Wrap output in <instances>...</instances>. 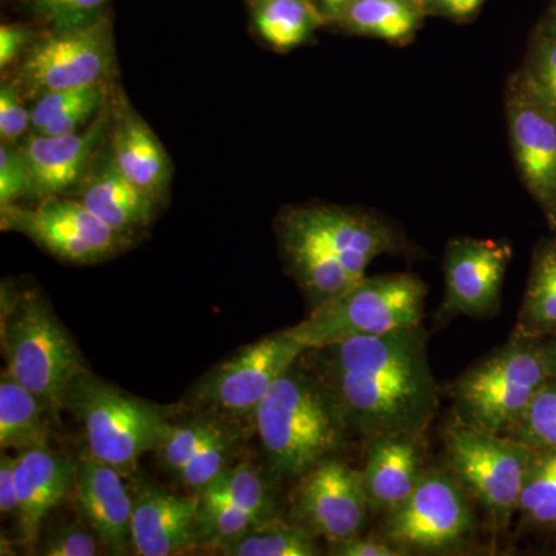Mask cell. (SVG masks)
I'll return each mask as SVG.
<instances>
[{
    "label": "cell",
    "mask_w": 556,
    "mask_h": 556,
    "mask_svg": "<svg viewBox=\"0 0 556 556\" xmlns=\"http://www.w3.org/2000/svg\"><path fill=\"white\" fill-rule=\"evenodd\" d=\"M232 427H237V424L206 413L188 422L170 424L156 448L161 464L177 475L197 450Z\"/></svg>",
    "instance_id": "32"
},
{
    "label": "cell",
    "mask_w": 556,
    "mask_h": 556,
    "mask_svg": "<svg viewBox=\"0 0 556 556\" xmlns=\"http://www.w3.org/2000/svg\"><path fill=\"white\" fill-rule=\"evenodd\" d=\"M316 3L318 11H320L321 16H324L325 22L328 24L334 25L336 17V5L334 0H313Z\"/></svg>",
    "instance_id": "46"
},
{
    "label": "cell",
    "mask_w": 556,
    "mask_h": 556,
    "mask_svg": "<svg viewBox=\"0 0 556 556\" xmlns=\"http://www.w3.org/2000/svg\"><path fill=\"white\" fill-rule=\"evenodd\" d=\"M109 155L124 177L153 199L160 200L169 188V155L155 131L127 102L116 113L110 135Z\"/></svg>",
    "instance_id": "22"
},
{
    "label": "cell",
    "mask_w": 556,
    "mask_h": 556,
    "mask_svg": "<svg viewBox=\"0 0 556 556\" xmlns=\"http://www.w3.org/2000/svg\"><path fill=\"white\" fill-rule=\"evenodd\" d=\"M197 495L243 508L260 521L276 518L273 497L257 468L248 463L226 468Z\"/></svg>",
    "instance_id": "30"
},
{
    "label": "cell",
    "mask_w": 556,
    "mask_h": 556,
    "mask_svg": "<svg viewBox=\"0 0 556 556\" xmlns=\"http://www.w3.org/2000/svg\"><path fill=\"white\" fill-rule=\"evenodd\" d=\"M514 336L532 339L556 336V236L541 240L533 249Z\"/></svg>",
    "instance_id": "25"
},
{
    "label": "cell",
    "mask_w": 556,
    "mask_h": 556,
    "mask_svg": "<svg viewBox=\"0 0 556 556\" xmlns=\"http://www.w3.org/2000/svg\"><path fill=\"white\" fill-rule=\"evenodd\" d=\"M515 78L522 89L556 118V38L533 30Z\"/></svg>",
    "instance_id": "31"
},
{
    "label": "cell",
    "mask_w": 556,
    "mask_h": 556,
    "mask_svg": "<svg viewBox=\"0 0 556 556\" xmlns=\"http://www.w3.org/2000/svg\"><path fill=\"white\" fill-rule=\"evenodd\" d=\"M317 540L295 522L276 517L251 527L218 552L229 556H317L321 554Z\"/></svg>",
    "instance_id": "28"
},
{
    "label": "cell",
    "mask_w": 556,
    "mask_h": 556,
    "mask_svg": "<svg viewBox=\"0 0 556 556\" xmlns=\"http://www.w3.org/2000/svg\"><path fill=\"white\" fill-rule=\"evenodd\" d=\"M444 442L453 477L497 526L507 527L517 514L533 450L457 416L445 428Z\"/></svg>",
    "instance_id": "7"
},
{
    "label": "cell",
    "mask_w": 556,
    "mask_h": 556,
    "mask_svg": "<svg viewBox=\"0 0 556 556\" xmlns=\"http://www.w3.org/2000/svg\"><path fill=\"white\" fill-rule=\"evenodd\" d=\"M506 121L511 153L522 185L551 229L556 225V118L515 78L506 87Z\"/></svg>",
    "instance_id": "13"
},
{
    "label": "cell",
    "mask_w": 556,
    "mask_h": 556,
    "mask_svg": "<svg viewBox=\"0 0 556 556\" xmlns=\"http://www.w3.org/2000/svg\"><path fill=\"white\" fill-rule=\"evenodd\" d=\"M426 17L422 0H351L334 25L348 35L404 46Z\"/></svg>",
    "instance_id": "24"
},
{
    "label": "cell",
    "mask_w": 556,
    "mask_h": 556,
    "mask_svg": "<svg viewBox=\"0 0 556 556\" xmlns=\"http://www.w3.org/2000/svg\"><path fill=\"white\" fill-rule=\"evenodd\" d=\"M98 113L86 129L67 135L30 134L22 142L31 174L30 197H58L78 185L93 164L94 153L110 127L109 116Z\"/></svg>",
    "instance_id": "17"
},
{
    "label": "cell",
    "mask_w": 556,
    "mask_h": 556,
    "mask_svg": "<svg viewBox=\"0 0 556 556\" xmlns=\"http://www.w3.org/2000/svg\"><path fill=\"white\" fill-rule=\"evenodd\" d=\"M517 514L525 526L556 530V452L533 450Z\"/></svg>",
    "instance_id": "29"
},
{
    "label": "cell",
    "mask_w": 556,
    "mask_h": 556,
    "mask_svg": "<svg viewBox=\"0 0 556 556\" xmlns=\"http://www.w3.org/2000/svg\"><path fill=\"white\" fill-rule=\"evenodd\" d=\"M252 24L274 50L298 49L327 25L313 0H248Z\"/></svg>",
    "instance_id": "26"
},
{
    "label": "cell",
    "mask_w": 556,
    "mask_h": 556,
    "mask_svg": "<svg viewBox=\"0 0 556 556\" xmlns=\"http://www.w3.org/2000/svg\"><path fill=\"white\" fill-rule=\"evenodd\" d=\"M486 0H422L427 16L444 17L457 24L477 17Z\"/></svg>",
    "instance_id": "42"
},
{
    "label": "cell",
    "mask_w": 556,
    "mask_h": 556,
    "mask_svg": "<svg viewBox=\"0 0 556 556\" xmlns=\"http://www.w3.org/2000/svg\"><path fill=\"white\" fill-rule=\"evenodd\" d=\"M199 496V547H219L237 540L251 527L258 525V518L222 501Z\"/></svg>",
    "instance_id": "34"
},
{
    "label": "cell",
    "mask_w": 556,
    "mask_h": 556,
    "mask_svg": "<svg viewBox=\"0 0 556 556\" xmlns=\"http://www.w3.org/2000/svg\"><path fill=\"white\" fill-rule=\"evenodd\" d=\"M0 511L3 517H16L20 514V496L16 484V456L2 453L0 457Z\"/></svg>",
    "instance_id": "43"
},
{
    "label": "cell",
    "mask_w": 556,
    "mask_h": 556,
    "mask_svg": "<svg viewBox=\"0 0 556 556\" xmlns=\"http://www.w3.org/2000/svg\"><path fill=\"white\" fill-rule=\"evenodd\" d=\"M278 241L291 276L305 292L313 308L338 298L354 281L339 258L329 251L302 208H289L278 218Z\"/></svg>",
    "instance_id": "18"
},
{
    "label": "cell",
    "mask_w": 556,
    "mask_h": 556,
    "mask_svg": "<svg viewBox=\"0 0 556 556\" xmlns=\"http://www.w3.org/2000/svg\"><path fill=\"white\" fill-rule=\"evenodd\" d=\"M302 211L354 281L367 276L376 258L399 248L396 230L378 215L340 206H306Z\"/></svg>",
    "instance_id": "19"
},
{
    "label": "cell",
    "mask_w": 556,
    "mask_h": 556,
    "mask_svg": "<svg viewBox=\"0 0 556 556\" xmlns=\"http://www.w3.org/2000/svg\"><path fill=\"white\" fill-rule=\"evenodd\" d=\"M79 185L80 203L126 239L134 230L149 225L155 214L159 200L124 177L109 153L90 166Z\"/></svg>",
    "instance_id": "23"
},
{
    "label": "cell",
    "mask_w": 556,
    "mask_h": 556,
    "mask_svg": "<svg viewBox=\"0 0 556 556\" xmlns=\"http://www.w3.org/2000/svg\"><path fill=\"white\" fill-rule=\"evenodd\" d=\"M254 427L270 473L283 482H299L351 438L327 388L300 358L263 399Z\"/></svg>",
    "instance_id": "2"
},
{
    "label": "cell",
    "mask_w": 556,
    "mask_h": 556,
    "mask_svg": "<svg viewBox=\"0 0 556 556\" xmlns=\"http://www.w3.org/2000/svg\"><path fill=\"white\" fill-rule=\"evenodd\" d=\"M552 230H554V232H555V236H556V225H555V228H554V229H552Z\"/></svg>",
    "instance_id": "48"
},
{
    "label": "cell",
    "mask_w": 556,
    "mask_h": 556,
    "mask_svg": "<svg viewBox=\"0 0 556 556\" xmlns=\"http://www.w3.org/2000/svg\"><path fill=\"white\" fill-rule=\"evenodd\" d=\"M115 65L112 28L105 16L84 27L51 30L22 56L14 83L25 98L49 91L101 86Z\"/></svg>",
    "instance_id": "10"
},
{
    "label": "cell",
    "mask_w": 556,
    "mask_h": 556,
    "mask_svg": "<svg viewBox=\"0 0 556 556\" xmlns=\"http://www.w3.org/2000/svg\"><path fill=\"white\" fill-rule=\"evenodd\" d=\"M31 174L21 146L2 142L0 146V208L30 197Z\"/></svg>",
    "instance_id": "37"
},
{
    "label": "cell",
    "mask_w": 556,
    "mask_h": 556,
    "mask_svg": "<svg viewBox=\"0 0 556 556\" xmlns=\"http://www.w3.org/2000/svg\"><path fill=\"white\" fill-rule=\"evenodd\" d=\"M102 543L93 529L83 518L51 530L39 555L46 556H97Z\"/></svg>",
    "instance_id": "38"
},
{
    "label": "cell",
    "mask_w": 556,
    "mask_h": 556,
    "mask_svg": "<svg viewBox=\"0 0 556 556\" xmlns=\"http://www.w3.org/2000/svg\"><path fill=\"white\" fill-rule=\"evenodd\" d=\"M544 358H546L548 378L556 379V336L543 339Z\"/></svg>",
    "instance_id": "45"
},
{
    "label": "cell",
    "mask_w": 556,
    "mask_h": 556,
    "mask_svg": "<svg viewBox=\"0 0 556 556\" xmlns=\"http://www.w3.org/2000/svg\"><path fill=\"white\" fill-rule=\"evenodd\" d=\"M7 303L2 317L7 371L47 409L62 407L68 388L86 369L78 348L42 299L25 295Z\"/></svg>",
    "instance_id": "6"
},
{
    "label": "cell",
    "mask_w": 556,
    "mask_h": 556,
    "mask_svg": "<svg viewBox=\"0 0 556 556\" xmlns=\"http://www.w3.org/2000/svg\"><path fill=\"white\" fill-rule=\"evenodd\" d=\"M131 497L135 555L170 556L199 547V496L175 495L139 481Z\"/></svg>",
    "instance_id": "15"
},
{
    "label": "cell",
    "mask_w": 556,
    "mask_h": 556,
    "mask_svg": "<svg viewBox=\"0 0 556 556\" xmlns=\"http://www.w3.org/2000/svg\"><path fill=\"white\" fill-rule=\"evenodd\" d=\"M470 500L448 468H427L407 500L380 515L378 536L405 556L450 554L473 535Z\"/></svg>",
    "instance_id": "8"
},
{
    "label": "cell",
    "mask_w": 556,
    "mask_h": 556,
    "mask_svg": "<svg viewBox=\"0 0 556 556\" xmlns=\"http://www.w3.org/2000/svg\"><path fill=\"white\" fill-rule=\"evenodd\" d=\"M424 434H390L368 442L361 475L371 514L399 506L419 484L427 471Z\"/></svg>",
    "instance_id": "20"
},
{
    "label": "cell",
    "mask_w": 556,
    "mask_h": 556,
    "mask_svg": "<svg viewBox=\"0 0 556 556\" xmlns=\"http://www.w3.org/2000/svg\"><path fill=\"white\" fill-rule=\"evenodd\" d=\"M24 94L14 80L0 87V139L16 144L17 139L31 130V110L25 108Z\"/></svg>",
    "instance_id": "39"
},
{
    "label": "cell",
    "mask_w": 556,
    "mask_h": 556,
    "mask_svg": "<svg viewBox=\"0 0 556 556\" xmlns=\"http://www.w3.org/2000/svg\"><path fill=\"white\" fill-rule=\"evenodd\" d=\"M110 0H28L33 11L51 30L84 27L104 16Z\"/></svg>",
    "instance_id": "36"
},
{
    "label": "cell",
    "mask_w": 556,
    "mask_h": 556,
    "mask_svg": "<svg viewBox=\"0 0 556 556\" xmlns=\"http://www.w3.org/2000/svg\"><path fill=\"white\" fill-rule=\"evenodd\" d=\"M369 514L361 470L334 455L320 460L298 482L291 521L334 543L362 535Z\"/></svg>",
    "instance_id": "12"
},
{
    "label": "cell",
    "mask_w": 556,
    "mask_h": 556,
    "mask_svg": "<svg viewBox=\"0 0 556 556\" xmlns=\"http://www.w3.org/2000/svg\"><path fill=\"white\" fill-rule=\"evenodd\" d=\"M507 437L535 452H556V379L546 380Z\"/></svg>",
    "instance_id": "33"
},
{
    "label": "cell",
    "mask_w": 556,
    "mask_h": 556,
    "mask_svg": "<svg viewBox=\"0 0 556 556\" xmlns=\"http://www.w3.org/2000/svg\"><path fill=\"white\" fill-rule=\"evenodd\" d=\"M427 292V285L415 274L365 276L288 331L311 350L416 327L422 320Z\"/></svg>",
    "instance_id": "4"
},
{
    "label": "cell",
    "mask_w": 556,
    "mask_h": 556,
    "mask_svg": "<svg viewBox=\"0 0 556 556\" xmlns=\"http://www.w3.org/2000/svg\"><path fill=\"white\" fill-rule=\"evenodd\" d=\"M3 230L24 233L40 248L76 265H90L116 254L126 237L94 217L79 200L49 197L38 206L0 208Z\"/></svg>",
    "instance_id": "11"
},
{
    "label": "cell",
    "mask_w": 556,
    "mask_h": 556,
    "mask_svg": "<svg viewBox=\"0 0 556 556\" xmlns=\"http://www.w3.org/2000/svg\"><path fill=\"white\" fill-rule=\"evenodd\" d=\"M535 30L556 38V0H552V5L548 7L544 16L541 17Z\"/></svg>",
    "instance_id": "44"
},
{
    "label": "cell",
    "mask_w": 556,
    "mask_h": 556,
    "mask_svg": "<svg viewBox=\"0 0 556 556\" xmlns=\"http://www.w3.org/2000/svg\"><path fill=\"white\" fill-rule=\"evenodd\" d=\"M350 2L351 0H334L336 14H338V17H336V22H338L340 14H342V11L346 9L348 3Z\"/></svg>",
    "instance_id": "47"
},
{
    "label": "cell",
    "mask_w": 556,
    "mask_h": 556,
    "mask_svg": "<svg viewBox=\"0 0 556 556\" xmlns=\"http://www.w3.org/2000/svg\"><path fill=\"white\" fill-rule=\"evenodd\" d=\"M116 468L84 453L76 464L73 496L80 518L93 529L102 546L115 555L134 554V497Z\"/></svg>",
    "instance_id": "16"
},
{
    "label": "cell",
    "mask_w": 556,
    "mask_h": 556,
    "mask_svg": "<svg viewBox=\"0 0 556 556\" xmlns=\"http://www.w3.org/2000/svg\"><path fill=\"white\" fill-rule=\"evenodd\" d=\"M510 260L511 248L504 241L471 237L450 240L444 257V314L495 316Z\"/></svg>",
    "instance_id": "14"
},
{
    "label": "cell",
    "mask_w": 556,
    "mask_h": 556,
    "mask_svg": "<svg viewBox=\"0 0 556 556\" xmlns=\"http://www.w3.org/2000/svg\"><path fill=\"white\" fill-rule=\"evenodd\" d=\"M328 554L332 556H405L383 538L364 536V533L328 543Z\"/></svg>",
    "instance_id": "40"
},
{
    "label": "cell",
    "mask_w": 556,
    "mask_h": 556,
    "mask_svg": "<svg viewBox=\"0 0 556 556\" xmlns=\"http://www.w3.org/2000/svg\"><path fill=\"white\" fill-rule=\"evenodd\" d=\"M76 464L47 447L24 450L16 456V484L20 496L22 543H38L40 529L75 482Z\"/></svg>",
    "instance_id": "21"
},
{
    "label": "cell",
    "mask_w": 556,
    "mask_h": 556,
    "mask_svg": "<svg viewBox=\"0 0 556 556\" xmlns=\"http://www.w3.org/2000/svg\"><path fill=\"white\" fill-rule=\"evenodd\" d=\"M287 329L243 346L207 372L193 391V402L206 415L240 426L252 420L263 399L308 351Z\"/></svg>",
    "instance_id": "9"
},
{
    "label": "cell",
    "mask_w": 556,
    "mask_h": 556,
    "mask_svg": "<svg viewBox=\"0 0 556 556\" xmlns=\"http://www.w3.org/2000/svg\"><path fill=\"white\" fill-rule=\"evenodd\" d=\"M300 361L327 388L351 438L426 433L437 416L439 388L420 325L311 348Z\"/></svg>",
    "instance_id": "1"
},
{
    "label": "cell",
    "mask_w": 556,
    "mask_h": 556,
    "mask_svg": "<svg viewBox=\"0 0 556 556\" xmlns=\"http://www.w3.org/2000/svg\"><path fill=\"white\" fill-rule=\"evenodd\" d=\"M42 402L11 378L7 369L0 379V447L24 450L47 447L49 424Z\"/></svg>",
    "instance_id": "27"
},
{
    "label": "cell",
    "mask_w": 556,
    "mask_h": 556,
    "mask_svg": "<svg viewBox=\"0 0 556 556\" xmlns=\"http://www.w3.org/2000/svg\"><path fill=\"white\" fill-rule=\"evenodd\" d=\"M62 407L79 420L87 453L124 478L134 475L142 455L156 452L170 426L155 405L102 382L87 368L68 388Z\"/></svg>",
    "instance_id": "3"
},
{
    "label": "cell",
    "mask_w": 556,
    "mask_h": 556,
    "mask_svg": "<svg viewBox=\"0 0 556 556\" xmlns=\"http://www.w3.org/2000/svg\"><path fill=\"white\" fill-rule=\"evenodd\" d=\"M236 442L237 433L232 427L197 450L177 473L181 484L195 490L197 493L211 484L219 473L230 467L229 463L236 453Z\"/></svg>",
    "instance_id": "35"
},
{
    "label": "cell",
    "mask_w": 556,
    "mask_h": 556,
    "mask_svg": "<svg viewBox=\"0 0 556 556\" xmlns=\"http://www.w3.org/2000/svg\"><path fill=\"white\" fill-rule=\"evenodd\" d=\"M547 379L543 339L514 336L448 391L459 419L507 434Z\"/></svg>",
    "instance_id": "5"
},
{
    "label": "cell",
    "mask_w": 556,
    "mask_h": 556,
    "mask_svg": "<svg viewBox=\"0 0 556 556\" xmlns=\"http://www.w3.org/2000/svg\"><path fill=\"white\" fill-rule=\"evenodd\" d=\"M33 33L22 24H3L0 27V68L10 67L30 49Z\"/></svg>",
    "instance_id": "41"
}]
</instances>
